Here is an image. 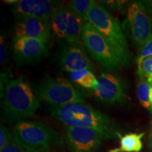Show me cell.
<instances>
[{
	"label": "cell",
	"mask_w": 152,
	"mask_h": 152,
	"mask_svg": "<svg viewBox=\"0 0 152 152\" xmlns=\"http://www.w3.org/2000/svg\"><path fill=\"white\" fill-rule=\"evenodd\" d=\"M52 116L66 126L90 128L98 132L104 140L121 138L116 122L86 102L49 107Z\"/></svg>",
	"instance_id": "6da1fadb"
},
{
	"label": "cell",
	"mask_w": 152,
	"mask_h": 152,
	"mask_svg": "<svg viewBox=\"0 0 152 152\" xmlns=\"http://www.w3.org/2000/svg\"><path fill=\"white\" fill-rule=\"evenodd\" d=\"M40 100L23 76L12 80L5 87L3 113L9 123H18L35 115Z\"/></svg>",
	"instance_id": "7a4b0ae2"
},
{
	"label": "cell",
	"mask_w": 152,
	"mask_h": 152,
	"mask_svg": "<svg viewBox=\"0 0 152 152\" xmlns=\"http://www.w3.org/2000/svg\"><path fill=\"white\" fill-rule=\"evenodd\" d=\"M101 33L116 52L123 67L129 66L131 55L123 26L109 11L94 1L85 18Z\"/></svg>",
	"instance_id": "3957f363"
},
{
	"label": "cell",
	"mask_w": 152,
	"mask_h": 152,
	"mask_svg": "<svg viewBox=\"0 0 152 152\" xmlns=\"http://www.w3.org/2000/svg\"><path fill=\"white\" fill-rule=\"evenodd\" d=\"M13 134L15 141L25 150L51 149L63 144L56 130L37 121H19L14 125Z\"/></svg>",
	"instance_id": "277c9868"
},
{
	"label": "cell",
	"mask_w": 152,
	"mask_h": 152,
	"mask_svg": "<svg viewBox=\"0 0 152 152\" xmlns=\"http://www.w3.org/2000/svg\"><path fill=\"white\" fill-rule=\"evenodd\" d=\"M122 26L125 35L140 50L152 35V1L142 0L131 3Z\"/></svg>",
	"instance_id": "5b68a950"
},
{
	"label": "cell",
	"mask_w": 152,
	"mask_h": 152,
	"mask_svg": "<svg viewBox=\"0 0 152 152\" xmlns=\"http://www.w3.org/2000/svg\"><path fill=\"white\" fill-rule=\"evenodd\" d=\"M36 94L39 100L49 104L50 107L85 102L83 94L62 77L47 76L37 85Z\"/></svg>",
	"instance_id": "8992f818"
},
{
	"label": "cell",
	"mask_w": 152,
	"mask_h": 152,
	"mask_svg": "<svg viewBox=\"0 0 152 152\" xmlns=\"http://www.w3.org/2000/svg\"><path fill=\"white\" fill-rule=\"evenodd\" d=\"M82 39L83 45L93 58L106 69L118 72L123 67L113 47L90 23L85 21L83 25Z\"/></svg>",
	"instance_id": "52a82bcc"
},
{
	"label": "cell",
	"mask_w": 152,
	"mask_h": 152,
	"mask_svg": "<svg viewBox=\"0 0 152 152\" xmlns=\"http://www.w3.org/2000/svg\"><path fill=\"white\" fill-rule=\"evenodd\" d=\"M85 22L68 5L64 4L55 9L50 19L53 34L64 45H83L82 32Z\"/></svg>",
	"instance_id": "ba28073f"
},
{
	"label": "cell",
	"mask_w": 152,
	"mask_h": 152,
	"mask_svg": "<svg viewBox=\"0 0 152 152\" xmlns=\"http://www.w3.org/2000/svg\"><path fill=\"white\" fill-rule=\"evenodd\" d=\"M98 85L94 94L101 102L113 104L123 103L127 99V85L115 74L102 73L97 77Z\"/></svg>",
	"instance_id": "9c48e42d"
},
{
	"label": "cell",
	"mask_w": 152,
	"mask_h": 152,
	"mask_svg": "<svg viewBox=\"0 0 152 152\" xmlns=\"http://www.w3.org/2000/svg\"><path fill=\"white\" fill-rule=\"evenodd\" d=\"M65 142L71 152H93L104 140L96 130L79 127L66 126Z\"/></svg>",
	"instance_id": "30bf717a"
},
{
	"label": "cell",
	"mask_w": 152,
	"mask_h": 152,
	"mask_svg": "<svg viewBox=\"0 0 152 152\" xmlns=\"http://www.w3.org/2000/svg\"><path fill=\"white\" fill-rule=\"evenodd\" d=\"M60 4V1L53 0H20L12 10L18 19L33 18L49 21L55 9Z\"/></svg>",
	"instance_id": "8fae6325"
},
{
	"label": "cell",
	"mask_w": 152,
	"mask_h": 152,
	"mask_svg": "<svg viewBox=\"0 0 152 152\" xmlns=\"http://www.w3.org/2000/svg\"><path fill=\"white\" fill-rule=\"evenodd\" d=\"M58 64L63 71L71 72L80 70L94 69L83 45H64L58 56Z\"/></svg>",
	"instance_id": "7c38bea8"
},
{
	"label": "cell",
	"mask_w": 152,
	"mask_h": 152,
	"mask_svg": "<svg viewBox=\"0 0 152 152\" xmlns=\"http://www.w3.org/2000/svg\"><path fill=\"white\" fill-rule=\"evenodd\" d=\"M47 42L31 38L14 39V56L18 64H28L37 61L46 55Z\"/></svg>",
	"instance_id": "4fadbf2b"
},
{
	"label": "cell",
	"mask_w": 152,
	"mask_h": 152,
	"mask_svg": "<svg viewBox=\"0 0 152 152\" xmlns=\"http://www.w3.org/2000/svg\"><path fill=\"white\" fill-rule=\"evenodd\" d=\"M50 21L33 18H19L15 25L14 39L31 38L48 42L51 37Z\"/></svg>",
	"instance_id": "5bb4252c"
},
{
	"label": "cell",
	"mask_w": 152,
	"mask_h": 152,
	"mask_svg": "<svg viewBox=\"0 0 152 152\" xmlns=\"http://www.w3.org/2000/svg\"><path fill=\"white\" fill-rule=\"evenodd\" d=\"M144 132L129 133L120 138V147L109 152H140L142 149V139Z\"/></svg>",
	"instance_id": "9a60e30c"
},
{
	"label": "cell",
	"mask_w": 152,
	"mask_h": 152,
	"mask_svg": "<svg viewBox=\"0 0 152 152\" xmlns=\"http://www.w3.org/2000/svg\"><path fill=\"white\" fill-rule=\"evenodd\" d=\"M68 74L72 81L84 88L94 91L97 87V77L91 71L80 70L71 72Z\"/></svg>",
	"instance_id": "2e32d148"
},
{
	"label": "cell",
	"mask_w": 152,
	"mask_h": 152,
	"mask_svg": "<svg viewBox=\"0 0 152 152\" xmlns=\"http://www.w3.org/2000/svg\"><path fill=\"white\" fill-rule=\"evenodd\" d=\"M95 1L92 0H73L68 3V7L80 18L85 20L86 14Z\"/></svg>",
	"instance_id": "e0dca14e"
},
{
	"label": "cell",
	"mask_w": 152,
	"mask_h": 152,
	"mask_svg": "<svg viewBox=\"0 0 152 152\" xmlns=\"http://www.w3.org/2000/svg\"><path fill=\"white\" fill-rule=\"evenodd\" d=\"M151 87V85L145 79H140L137 83V87L139 100H140L142 106L148 109H150L151 108L149 95L150 90Z\"/></svg>",
	"instance_id": "ac0fdd59"
},
{
	"label": "cell",
	"mask_w": 152,
	"mask_h": 152,
	"mask_svg": "<svg viewBox=\"0 0 152 152\" xmlns=\"http://www.w3.org/2000/svg\"><path fill=\"white\" fill-rule=\"evenodd\" d=\"M137 64L140 79H145L152 86V56L144 58Z\"/></svg>",
	"instance_id": "d6986e66"
},
{
	"label": "cell",
	"mask_w": 152,
	"mask_h": 152,
	"mask_svg": "<svg viewBox=\"0 0 152 152\" xmlns=\"http://www.w3.org/2000/svg\"><path fill=\"white\" fill-rule=\"evenodd\" d=\"M97 2L104 7L106 10L109 11H122L124 9V6L128 1H99Z\"/></svg>",
	"instance_id": "ffe728a7"
},
{
	"label": "cell",
	"mask_w": 152,
	"mask_h": 152,
	"mask_svg": "<svg viewBox=\"0 0 152 152\" xmlns=\"http://www.w3.org/2000/svg\"><path fill=\"white\" fill-rule=\"evenodd\" d=\"M14 140V134L5 125L1 124L0 128V149H2Z\"/></svg>",
	"instance_id": "44dd1931"
},
{
	"label": "cell",
	"mask_w": 152,
	"mask_h": 152,
	"mask_svg": "<svg viewBox=\"0 0 152 152\" xmlns=\"http://www.w3.org/2000/svg\"><path fill=\"white\" fill-rule=\"evenodd\" d=\"M139 55L137 58V63L140 62L144 58L152 56V35L146 42L143 47L139 50Z\"/></svg>",
	"instance_id": "7402d4cb"
},
{
	"label": "cell",
	"mask_w": 152,
	"mask_h": 152,
	"mask_svg": "<svg viewBox=\"0 0 152 152\" xmlns=\"http://www.w3.org/2000/svg\"><path fill=\"white\" fill-rule=\"evenodd\" d=\"M0 62L1 65H4L7 61V46L6 43V39L4 35H1L0 37Z\"/></svg>",
	"instance_id": "603a6c76"
},
{
	"label": "cell",
	"mask_w": 152,
	"mask_h": 152,
	"mask_svg": "<svg viewBox=\"0 0 152 152\" xmlns=\"http://www.w3.org/2000/svg\"><path fill=\"white\" fill-rule=\"evenodd\" d=\"M24 149L20 147L14 140L2 149H0V152H24Z\"/></svg>",
	"instance_id": "cb8c5ba5"
},
{
	"label": "cell",
	"mask_w": 152,
	"mask_h": 152,
	"mask_svg": "<svg viewBox=\"0 0 152 152\" xmlns=\"http://www.w3.org/2000/svg\"><path fill=\"white\" fill-rule=\"evenodd\" d=\"M24 152H56L51 149H37V150H24Z\"/></svg>",
	"instance_id": "d4e9b609"
},
{
	"label": "cell",
	"mask_w": 152,
	"mask_h": 152,
	"mask_svg": "<svg viewBox=\"0 0 152 152\" xmlns=\"http://www.w3.org/2000/svg\"><path fill=\"white\" fill-rule=\"evenodd\" d=\"M149 146L150 149H151V150L152 151V123H151V130H150L149 135Z\"/></svg>",
	"instance_id": "484cf974"
},
{
	"label": "cell",
	"mask_w": 152,
	"mask_h": 152,
	"mask_svg": "<svg viewBox=\"0 0 152 152\" xmlns=\"http://www.w3.org/2000/svg\"><path fill=\"white\" fill-rule=\"evenodd\" d=\"M149 100H150V104H151V108H150V111H152V87L150 90V95H149Z\"/></svg>",
	"instance_id": "4316f807"
},
{
	"label": "cell",
	"mask_w": 152,
	"mask_h": 152,
	"mask_svg": "<svg viewBox=\"0 0 152 152\" xmlns=\"http://www.w3.org/2000/svg\"><path fill=\"white\" fill-rule=\"evenodd\" d=\"M151 113H152V111H151Z\"/></svg>",
	"instance_id": "83f0119b"
}]
</instances>
